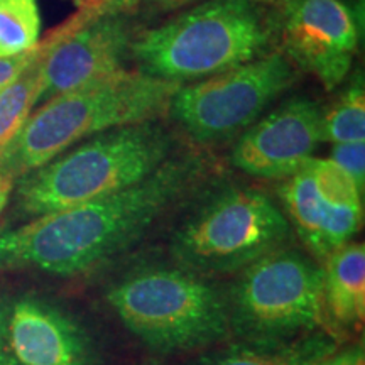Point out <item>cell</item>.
I'll return each instance as SVG.
<instances>
[{"label":"cell","instance_id":"277c9868","mask_svg":"<svg viewBox=\"0 0 365 365\" xmlns=\"http://www.w3.org/2000/svg\"><path fill=\"white\" fill-rule=\"evenodd\" d=\"M269 33L250 0H207L132 41L143 71L178 81L207 78L259 58Z\"/></svg>","mask_w":365,"mask_h":365},{"label":"cell","instance_id":"6da1fadb","mask_svg":"<svg viewBox=\"0 0 365 365\" xmlns=\"http://www.w3.org/2000/svg\"><path fill=\"white\" fill-rule=\"evenodd\" d=\"M195 164L166 161L117 193L31 218L0 232V267L75 276L98 267L143 237L188 190Z\"/></svg>","mask_w":365,"mask_h":365},{"label":"cell","instance_id":"9c48e42d","mask_svg":"<svg viewBox=\"0 0 365 365\" xmlns=\"http://www.w3.org/2000/svg\"><path fill=\"white\" fill-rule=\"evenodd\" d=\"M44 41L38 105L124 70L132 34L124 19L88 4Z\"/></svg>","mask_w":365,"mask_h":365},{"label":"cell","instance_id":"7402d4cb","mask_svg":"<svg viewBox=\"0 0 365 365\" xmlns=\"http://www.w3.org/2000/svg\"><path fill=\"white\" fill-rule=\"evenodd\" d=\"M335 365H365L364 362V354L360 352H352V354H345L341 357L335 359Z\"/></svg>","mask_w":365,"mask_h":365},{"label":"cell","instance_id":"8fae6325","mask_svg":"<svg viewBox=\"0 0 365 365\" xmlns=\"http://www.w3.org/2000/svg\"><path fill=\"white\" fill-rule=\"evenodd\" d=\"M287 58L336 88L354 63L357 22L341 0H287L281 17Z\"/></svg>","mask_w":365,"mask_h":365},{"label":"cell","instance_id":"30bf717a","mask_svg":"<svg viewBox=\"0 0 365 365\" xmlns=\"http://www.w3.org/2000/svg\"><path fill=\"white\" fill-rule=\"evenodd\" d=\"M0 365H97L88 333L33 294L0 296Z\"/></svg>","mask_w":365,"mask_h":365},{"label":"cell","instance_id":"ffe728a7","mask_svg":"<svg viewBox=\"0 0 365 365\" xmlns=\"http://www.w3.org/2000/svg\"><path fill=\"white\" fill-rule=\"evenodd\" d=\"M44 44L43 41H39V44L36 46L31 51H26L17 56H9V58H0V91L7 88L12 81H16L22 73L26 71V68L33 65L43 53Z\"/></svg>","mask_w":365,"mask_h":365},{"label":"cell","instance_id":"d6986e66","mask_svg":"<svg viewBox=\"0 0 365 365\" xmlns=\"http://www.w3.org/2000/svg\"><path fill=\"white\" fill-rule=\"evenodd\" d=\"M331 161L344 170L364 191L365 182V140L360 143L335 144L331 149Z\"/></svg>","mask_w":365,"mask_h":365},{"label":"cell","instance_id":"3957f363","mask_svg":"<svg viewBox=\"0 0 365 365\" xmlns=\"http://www.w3.org/2000/svg\"><path fill=\"white\" fill-rule=\"evenodd\" d=\"M171 137L156 120L90 137L17 180L16 207L41 217L134 186L168 161Z\"/></svg>","mask_w":365,"mask_h":365},{"label":"cell","instance_id":"e0dca14e","mask_svg":"<svg viewBox=\"0 0 365 365\" xmlns=\"http://www.w3.org/2000/svg\"><path fill=\"white\" fill-rule=\"evenodd\" d=\"M322 139L346 144L365 140V90L364 81H354L330 112L323 113Z\"/></svg>","mask_w":365,"mask_h":365},{"label":"cell","instance_id":"2e32d148","mask_svg":"<svg viewBox=\"0 0 365 365\" xmlns=\"http://www.w3.org/2000/svg\"><path fill=\"white\" fill-rule=\"evenodd\" d=\"M39 34L36 0H0V58L31 51L39 44Z\"/></svg>","mask_w":365,"mask_h":365},{"label":"cell","instance_id":"7a4b0ae2","mask_svg":"<svg viewBox=\"0 0 365 365\" xmlns=\"http://www.w3.org/2000/svg\"><path fill=\"white\" fill-rule=\"evenodd\" d=\"M181 86L143 70H120L46 100L2 149L0 173L16 182L80 140L118 127L156 120L170 112Z\"/></svg>","mask_w":365,"mask_h":365},{"label":"cell","instance_id":"ac0fdd59","mask_svg":"<svg viewBox=\"0 0 365 365\" xmlns=\"http://www.w3.org/2000/svg\"><path fill=\"white\" fill-rule=\"evenodd\" d=\"M318 360L314 350H234L205 365H314Z\"/></svg>","mask_w":365,"mask_h":365},{"label":"cell","instance_id":"52a82bcc","mask_svg":"<svg viewBox=\"0 0 365 365\" xmlns=\"http://www.w3.org/2000/svg\"><path fill=\"white\" fill-rule=\"evenodd\" d=\"M323 269L289 249L247 266L232 296V314L247 335L279 339L325 322Z\"/></svg>","mask_w":365,"mask_h":365},{"label":"cell","instance_id":"cb8c5ba5","mask_svg":"<svg viewBox=\"0 0 365 365\" xmlns=\"http://www.w3.org/2000/svg\"><path fill=\"white\" fill-rule=\"evenodd\" d=\"M139 0H107V4H112L113 7H120V9H130L134 7Z\"/></svg>","mask_w":365,"mask_h":365},{"label":"cell","instance_id":"9a60e30c","mask_svg":"<svg viewBox=\"0 0 365 365\" xmlns=\"http://www.w3.org/2000/svg\"><path fill=\"white\" fill-rule=\"evenodd\" d=\"M44 49L33 65L12 81L7 88L0 91V153L17 132L22 129L26 120L38 105L41 91V58L46 53V41L43 39Z\"/></svg>","mask_w":365,"mask_h":365},{"label":"cell","instance_id":"d4e9b609","mask_svg":"<svg viewBox=\"0 0 365 365\" xmlns=\"http://www.w3.org/2000/svg\"><path fill=\"white\" fill-rule=\"evenodd\" d=\"M314 365H335V359H322Z\"/></svg>","mask_w":365,"mask_h":365},{"label":"cell","instance_id":"5b68a950","mask_svg":"<svg viewBox=\"0 0 365 365\" xmlns=\"http://www.w3.org/2000/svg\"><path fill=\"white\" fill-rule=\"evenodd\" d=\"M122 323L163 352L213 344L225 335L228 307L193 274L150 269L127 277L107 296Z\"/></svg>","mask_w":365,"mask_h":365},{"label":"cell","instance_id":"7c38bea8","mask_svg":"<svg viewBox=\"0 0 365 365\" xmlns=\"http://www.w3.org/2000/svg\"><path fill=\"white\" fill-rule=\"evenodd\" d=\"M323 112L312 98L296 97L254 122L240 137L232 163L257 178H289L313 158L322 143Z\"/></svg>","mask_w":365,"mask_h":365},{"label":"cell","instance_id":"5bb4252c","mask_svg":"<svg viewBox=\"0 0 365 365\" xmlns=\"http://www.w3.org/2000/svg\"><path fill=\"white\" fill-rule=\"evenodd\" d=\"M282 200H284L291 222L304 245L313 255L325 261L327 250L323 244V202L314 185L312 170L308 163L298 173L289 176L282 186Z\"/></svg>","mask_w":365,"mask_h":365},{"label":"cell","instance_id":"484cf974","mask_svg":"<svg viewBox=\"0 0 365 365\" xmlns=\"http://www.w3.org/2000/svg\"><path fill=\"white\" fill-rule=\"evenodd\" d=\"M103 2H105V4H107V0H103Z\"/></svg>","mask_w":365,"mask_h":365},{"label":"cell","instance_id":"8992f818","mask_svg":"<svg viewBox=\"0 0 365 365\" xmlns=\"http://www.w3.org/2000/svg\"><path fill=\"white\" fill-rule=\"evenodd\" d=\"M291 225L269 196L254 190L228 191L181 228L178 257L191 267L228 272L284 249Z\"/></svg>","mask_w":365,"mask_h":365},{"label":"cell","instance_id":"ba28073f","mask_svg":"<svg viewBox=\"0 0 365 365\" xmlns=\"http://www.w3.org/2000/svg\"><path fill=\"white\" fill-rule=\"evenodd\" d=\"M294 80L286 54H266L181 86L170 110L196 140L215 143L252 125Z\"/></svg>","mask_w":365,"mask_h":365},{"label":"cell","instance_id":"4fadbf2b","mask_svg":"<svg viewBox=\"0 0 365 365\" xmlns=\"http://www.w3.org/2000/svg\"><path fill=\"white\" fill-rule=\"evenodd\" d=\"M323 299L341 327L362 325L365 317V247L349 242L325 259Z\"/></svg>","mask_w":365,"mask_h":365},{"label":"cell","instance_id":"44dd1931","mask_svg":"<svg viewBox=\"0 0 365 365\" xmlns=\"http://www.w3.org/2000/svg\"><path fill=\"white\" fill-rule=\"evenodd\" d=\"M14 185H16V182H14L11 178H7L6 175L0 173V215H2L4 208H6V205L9 202V196L12 193Z\"/></svg>","mask_w":365,"mask_h":365},{"label":"cell","instance_id":"603a6c76","mask_svg":"<svg viewBox=\"0 0 365 365\" xmlns=\"http://www.w3.org/2000/svg\"><path fill=\"white\" fill-rule=\"evenodd\" d=\"M149 2L156 4V6L164 7V9H175V7L186 6V4L190 2H195V0H149Z\"/></svg>","mask_w":365,"mask_h":365}]
</instances>
